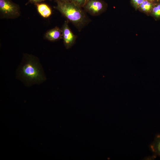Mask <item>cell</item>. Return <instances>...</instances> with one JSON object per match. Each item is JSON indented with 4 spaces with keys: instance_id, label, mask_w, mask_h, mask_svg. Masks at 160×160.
<instances>
[{
    "instance_id": "cell-1",
    "label": "cell",
    "mask_w": 160,
    "mask_h": 160,
    "mask_svg": "<svg viewBox=\"0 0 160 160\" xmlns=\"http://www.w3.org/2000/svg\"><path fill=\"white\" fill-rule=\"evenodd\" d=\"M18 77L27 85L39 84L46 77L37 58L25 54L17 71Z\"/></svg>"
},
{
    "instance_id": "cell-2",
    "label": "cell",
    "mask_w": 160,
    "mask_h": 160,
    "mask_svg": "<svg viewBox=\"0 0 160 160\" xmlns=\"http://www.w3.org/2000/svg\"><path fill=\"white\" fill-rule=\"evenodd\" d=\"M55 1L57 5L55 8L67 20L72 23L79 31H80L89 23L90 20L82 7L71 2Z\"/></svg>"
},
{
    "instance_id": "cell-3",
    "label": "cell",
    "mask_w": 160,
    "mask_h": 160,
    "mask_svg": "<svg viewBox=\"0 0 160 160\" xmlns=\"http://www.w3.org/2000/svg\"><path fill=\"white\" fill-rule=\"evenodd\" d=\"M19 6L11 0H0V18L14 19L20 15Z\"/></svg>"
},
{
    "instance_id": "cell-4",
    "label": "cell",
    "mask_w": 160,
    "mask_h": 160,
    "mask_svg": "<svg viewBox=\"0 0 160 160\" xmlns=\"http://www.w3.org/2000/svg\"><path fill=\"white\" fill-rule=\"evenodd\" d=\"M107 6L106 3L102 0H88L83 8L85 11L95 16L104 12Z\"/></svg>"
},
{
    "instance_id": "cell-5",
    "label": "cell",
    "mask_w": 160,
    "mask_h": 160,
    "mask_svg": "<svg viewBox=\"0 0 160 160\" xmlns=\"http://www.w3.org/2000/svg\"><path fill=\"white\" fill-rule=\"evenodd\" d=\"M68 22L67 20L65 21L61 28L63 43L67 49L71 48L73 45L76 38V36L70 28Z\"/></svg>"
},
{
    "instance_id": "cell-6",
    "label": "cell",
    "mask_w": 160,
    "mask_h": 160,
    "mask_svg": "<svg viewBox=\"0 0 160 160\" xmlns=\"http://www.w3.org/2000/svg\"><path fill=\"white\" fill-rule=\"evenodd\" d=\"M44 39L51 41H55L62 39V31L61 28L56 26L48 30L45 33Z\"/></svg>"
},
{
    "instance_id": "cell-7",
    "label": "cell",
    "mask_w": 160,
    "mask_h": 160,
    "mask_svg": "<svg viewBox=\"0 0 160 160\" xmlns=\"http://www.w3.org/2000/svg\"><path fill=\"white\" fill-rule=\"evenodd\" d=\"M36 6L37 12L43 17L47 18L52 14V10L47 4L41 3L35 4Z\"/></svg>"
},
{
    "instance_id": "cell-8",
    "label": "cell",
    "mask_w": 160,
    "mask_h": 160,
    "mask_svg": "<svg viewBox=\"0 0 160 160\" xmlns=\"http://www.w3.org/2000/svg\"><path fill=\"white\" fill-rule=\"evenodd\" d=\"M156 2L149 0H144L137 9L146 15L151 14L153 8Z\"/></svg>"
},
{
    "instance_id": "cell-9",
    "label": "cell",
    "mask_w": 160,
    "mask_h": 160,
    "mask_svg": "<svg viewBox=\"0 0 160 160\" xmlns=\"http://www.w3.org/2000/svg\"><path fill=\"white\" fill-rule=\"evenodd\" d=\"M150 147L155 156L160 157V134L156 135Z\"/></svg>"
},
{
    "instance_id": "cell-10",
    "label": "cell",
    "mask_w": 160,
    "mask_h": 160,
    "mask_svg": "<svg viewBox=\"0 0 160 160\" xmlns=\"http://www.w3.org/2000/svg\"><path fill=\"white\" fill-rule=\"evenodd\" d=\"M151 15L156 18H160V2H156L153 8Z\"/></svg>"
},
{
    "instance_id": "cell-11",
    "label": "cell",
    "mask_w": 160,
    "mask_h": 160,
    "mask_svg": "<svg viewBox=\"0 0 160 160\" xmlns=\"http://www.w3.org/2000/svg\"><path fill=\"white\" fill-rule=\"evenodd\" d=\"M144 0H131V4L133 7L137 10Z\"/></svg>"
},
{
    "instance_id": "cell-12",
    "label": "cell",
    "mask_w": 160,
    "mask_h": 160,
    "mask_svg": "<svg viewBox=\"0 0 160 160\" xmlns=\"http://www.w3.org/2000/svg\"><path fill=\"white\" fill-rule=\"evenodd\" d=\"M88 0H71V2L83 8Z\"/></svg>"
},
{
    "instance_id": "cell-13",
    "label": "cell",
    "mask_w": 160,
    "mask_h": 160,
    "mask_svg": "<svg viewBox=\"0 0 160 160\" xmlns=\"http://www.w3.org/2000/svg\"><path fill=\"white\" fill-rule=\"evenodd\" d=\"M45 0H28V1L26 3V5L29 4H33L35 5L37 4L41 3Z\"/></svg>"
},
{
    "instance_id": "cell-14",
    "label": "cell",
    "mask_w": 160,
    "mask_h": 160,
    "mask_svg": "<svg viewBox=\"0 0 160 160\" xmlns=\"http://www.w3.org/2000/svg\"><path fill=\"white\" fill-rule=\"evenodd\" d=\"M60 2H69L71 1V0H55Z\"/></svg>"
},
{
    "instance_id": "cell-15",
    "label": "cell",
    "mask_w": 160,
    "mask_h": 160,
    "mask_svg": "<svg viewBox=\"0 0 160 160\" xmlns=\"http://www.w3.org/2000/svg\"><path fill=\"white\" fill-rule=\"evenodd\" d=\"M154 2H158V0H149Z\"/></svg>"
},
{
    "instance_id": "cell-16",
    "label": "cell",
    "mask_w": 160,
    "mask_h": 160,
    "mask_svg": "<svg viewBox=\"0 0 160 160\" xmlns=\"http://www.w3.org/2000/svg\"><path fill=\"white\" fill-rule=\"evenodd\" d=\"M158 1L160 2V0H158Z\"/></svg>"
}]
</instances>
